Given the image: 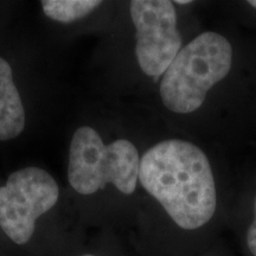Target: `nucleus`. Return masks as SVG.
Wrapping results in <instances>:
<instances>
[{
    "label": "nucleus",
    "mask_w": 256,
    "mask_h": 256,
    "mask_svg": "<svg viewBox=\"0 0 256 256\" xmlns=\"http://www.w3.org/2000/svg\"><path fill=\"white\" fill-rule=\"evenodd\" d=\"M139 180L182 232H198L217 212V192L209 160L185 140L156 144L140 160Z\"/></svg>",
    "instance_id": "f257e3e1"
},
{
    "label": "nucleus",
    "mask_w": 256,
    "mask_h": 256,
    "mask_svg": "<svg viewBox=\"0 0 256 256\" xmlns=\"http://www.w3.org/2000/svg\"><path fill=\"white\" fill-rule=\"evenodd\" d=\"M232 49L215 32H204L178 52L160 83L162 104L174 113L186 114L203 104L208 92L232 68Z\"/></svg>",
    "instance_id": "f03ea898"
},
{
    "label": "nucleus",
    "mask_w": 256,
    "mask_h": 256,
    "mask_svg": "<svg viewBox=\"0 0 256 256\" xmlns=\"http://www.w3.org/2000/svg\"><path fill=\"white\" fill-rule=\"evenodd\" d=\"M136 147L126 139L106 145L94 128L83 126L74 133L69 151L68 179L81 194H92L112 183L124 194H132L139 179Z\"/></svg>",
    "instance_id": "7ed1b4c3"
},
{
    "label": "nucleus",
    "mask_w": 256,
    "mask_h": 256,
    "mask_svg": "<svg viewBox=\"0 0 256 256\" xmlns=\"http://www.w3.org/2000/svg\"><path fill=\"white\" fill-rule=\"evenodd\" d=\"M60 188L46 170L28 166L0 186V228L17 244L30 241L36 220L56 206Z\"/></svg>",
    "instance_id": "20e7f679"
},
{
    "label": "nucleus",
    "mask_w": 256,
    "mask_h": 256,
    "mask_svg": "<svg viewBox=\"0 0 256 256\" xmlns=\"http://www.w3.org/2000/svg\"><path fill=\"white\" fill-rule=\"evenodd\" d=\"M130 17L136 31V55L146 75L158 78L180 51L174 2L168 0H134Z\"/></svg>",
    "instance_id": "39448f33"
},
{
    "label": "nucleus",
    "mask_w": 256,
    "mask_h": 256,
    "mask_svg": "<svg viewBox=\"0 0 256 256\" xmlns=\"http://www.w3.org/2000/svg\"><path fill=\"white\" fill-rule=\"evenodd\" d=\"M25 128V110L8 60L0 57V142L20 136Z\"/></svg>",
    "instance_id": "423d86ee"
},
{
    "label": "nucleus",
    "mask_w": 256,
    "mask_h": 256,
    "mask_svg": "<svg viewBox=\"0 0 256 256\" xmlns=\"http://www.w3.org/2000/svg\"><path fill=\"white\" fill-rule=\"evenodd\" d=\"M101 5L95 0H44L42 2L46 17L60 23H72L78 20Z\"/></svg>",
    "instance_id": "0eeeda50"
},
{
    "label": "nucleus",
    "mask_w": 256,
    "mask_h": 256,
    "mask_svg": "<svg viewBox=\"0 0 256 256\" xmlns=\"http://www.w3.org/2000/svg\"><path fill=\"white\" fill-rule=\"evenodd\" d=\"M244 246L249 256H256V198L252 209V217L244 232Z\"/></svg>",
    "instance_id": "6e6552de"
},
{
    "label": "nucleus",
    "mask_w": 256,
    "mask_h": 256,
    "mask_svg": "<svg viewBox=\"0 0 256 256\" xmlns=\"http://www.w3.org/2000/svg\"><path fill=\"white\" fill-rule=\"evenodd\" d=\"M176 4L186 5V4H191V2H190V0H177V2H176Z\"/></svg>",
    "instance_id": "1a4fd4ad"
},
{
    "label": "nucleus",
    "mask_w": 256,
    "mask_h": 256,
    "mask_svg": "<svg viewBox=\"0 0 256 256\" xmlns=\"http://www.w3.org/2000/svg\"><path fill=\"white\" fill-rule=\"evenodd\" d=\"M249 5H252V8H256V0H250V2H248Z\"/></svg>",
    "instance_id": "9d476101"
},
{
    "label": "nucleus",
    "mask_w": 256,
    "mask_h": 256,
    "mask_svg": "<svg viewBox=\"0 0 256 256\" xmlns=\"http://www.w3.org/2000/svg\"><path fill=\"white\" fill-rule=\"evenodd\" d=\"M82 256H96V255H92V254H84V255H82Z\"/></svg>",
    "instance_id": "9b49d317"
},
{
    "label": "nucleus",
    "mask_w": 256,
    "mask_h": 256,
    "mask_svg": "<svg viewBox=\"0 0 256 256\" xmlns=\"http://www.w3.org/2000/svg\"><path fill=\"white\" fill-rule=\"evenodd\" d=\"M203 256H212V255H203Z\"/></svg>",
    "instance_id": "f8f14e48"
}]
</instances>
